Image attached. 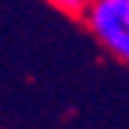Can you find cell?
I'll use <instances>...</instances> for the list:
<instances>
[{"label": "cell", "instance_id": "obj_1", "mask_svg": "<svg viewBox=\"0 0 129 129\" xmlns=\"http://www.w3.org/2000/svg\"><path fill=\"white\" fill-rule=\"evenodd\" d=\"M83 22L108 54L129 64V0H91Z\"/></svg>", "mask_w": 129, "mask_h": 129}, {"label": "cell", "instance_id": "obj_2", "mask_svg": "<svg viewBox=\"0 0 129 129\" xmlns=\"http://www.w3.org/2000/svg\"><path fill=\"white\" fill-rule=\"evenodd\" d=\"M48 3H51L59 14H64V16H78V19H83L86 8L91 6V0H48Z\"/></svg>", "mask_w": 129, "mask_h": 129}]
</instances>
